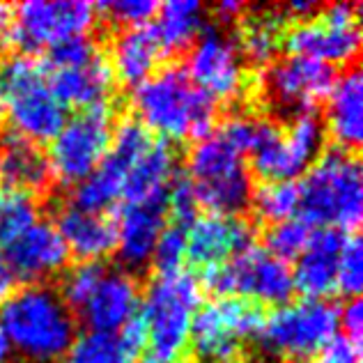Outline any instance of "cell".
Instances as JSON below:
<instances>
[{
  "label": "cell",
  "mask_w": 363,
  "mask_h": 363,
  "mask_svg": "<svg viewBox=\"0 0 363 363\" xmlns=\"http://www.w3.org/2000/svg\"><path fill=\"white\" fill-rule=\"evenodd\" d=\"M0 336L26 361L55 363L72 350L76 324L58 292L30 285L0 303Z\"/></svg>",
  "instance_id": "1"
},
{
  "label": "cell",
  "mask_w": 363,
  "mask_h": 363,
  "mask_svg": "<svg viewBox=\"0 0 363 363\" xmlns=\"http://www.w3.org/2000/svg\"><path fill=\"white\" fill-rule=\"evenodd\" d=\"M138 122L147 131H159L161 136L184 140L205 138L212 133L214 124V99L196 88L184 69L166 67L152 74L131 94Z\"/></svg>",
  "instance_id": "2"
},
{
  "label": "cell",
  "mask_w": 363,
  "mask_h": 363,
  "mask_svg": "<svg viewBox=\"0 0 363 363\" xmlns=\"http://www.w3.org/2000/svg\"><path fill=\"white\" fill-rule=\"evenodd\" d=\"M299 186V209L306 225L354 230L363 216V175L357 157L329 150L306 170Z\"/></svg>",
  "instance_id": "3"
},
{
  "label": "cell",
  "mask_w": 363,
  "mask_h": 363,
  "mask_svg": "<svg viewBox=\"0 0 363 363\" xmlns=\"http://www.w3.org/2000/svg\"><path fill=\"white\" fill-rule=\"evenodd\" d=\"M0 106L7 111L16 136L53 140L67 111L53 94L46 65L33 55H12L0 62Z\"/></svg>",
  "instance_id": "4"
},
{
  "label": "cell",
  "mask_w": 363,
  "mask_h": 363,
  "mask_svg": "<svg viewBox=\"0 0 363 363\" xmlns=\"http://www.w3.org/2000/svg\"><path fill=\"white\" fill-rule=\"evenodd\" d=\"M60 299L74 308L90 331H120L138 311V288L127 272L99 262H81L67 272Z\"/></svg>",
  "instance_id": "5"
},
{
  "label": "cell",
  "mask_w": 363,
  "mask_h": 363,
  "mask_svg": "<svg viewBox=\"0 0 363 363\" xmlns=\"http://www.w3.org/2000/svg\"><path fill=\"white\" fill-rule=\"evenodd\" d=\"M198 303V283L186 272L159 274L150 281L140 320L145 324L155 359L175 361L184 352Z\"/></svg>",
  "instance_id": "6"
},
{
  "label": "cell",
  "mask_w": 363,
  "mask_h": 363,
  "mask_svg": "<svg viewBox=\"0 0 363 363\" xmlns=\"http://www.w3.org/2000/svg\"><path fill=\"white\" fill-rule=\"evenodd\" d=\"M324 143V127L315 113L294 116L288 129L260 120L251 147L253 170L267 182H292L306 173L318 159Z\"/></svg>",
  "instance_id": "7"
},
{
  "label": "cell",
  "mask_w": 363,
  "mask_h": 363,
  "mask_svg": "<svg viewBox=\"0 0 363 363\" xmlns=\"http://www.w3.org/2000/svg\"><path fill=\"white\" fill-rule=\"evenodd\" d=\"M338 318L340 308L327 299L285 303L262 320L255 338L274 357L301 361L320 352L336 336Z\"/></svg>",
  "instance_id": "8"
},
{
  "label": "cell",
  "mask_w": 363,
  "mask_h": 363,
  "mask_svg": "<svg viewBox=\"0 0 363 363\" xmlns=\"http://www.w3.org/2000/svg\"><path fill=\"white\" fill-rule=\"evenodd\" d=\"M203 283L209 292L218 294L221 299L230 294H242L272 306L288 303L294 292L290 264L255 246L237 253L230 262L207 267Z\"/></svg>",
  "instance_id": "9"
},
{
  "label": "cell",
  "mask_w": 363,
  "mask_h": 363,
  "mask_svg": "<svg viewBox=\"0 0 363 363\" xmlns=\"http://www.w3.org/2000/svg\"><path fill=\"white\" fill-rule=\"evenodd\" d=\"M113 111L108 104L85 108L65 120L49 147L51 175L65 184H79L101 164L111 145Z\"/></svg>",
  "instance_id": "10"
},
{
  "label": "cell",
  "mask_w": 363,
  "mask_h": 363,
  "mask_svg": "<svg viewBox=\"0 0 363 363\" xmlns=\"http://www.w3.org/2000/svg\"><path fill=\"white\" fill-rule=\"evenodd\" d=\"M152 143L155 140H152L150 131L138 120L120 122L101 164L74 186L72 207L101 214L116 205L122 196L124 179H127L131 166L145 155Z\"/></svg>",
  "instance_id": "11"
},
{
  "label": "cell",
  "mask_w": 363,
  "mask_h": 363,
  "mask_svg": "<svg viewBox=\"0 0 363 363\" xmlns=\"http://www.w3.org/2000/svg\"><path fill=\"white\" fill-rule=\"evenodd\" d=\"M262 313L244 299L223 297L203 306L191 322L194 352L200 363H233L240 354L242 340L257 336Z\"/></svg>",
  "instance_id": "12"
},
{
  "label": "cell",
  "mask_w": 363,
  "mask_h": 363,
  "mask_svg": "<svg viewBox=\"0 0 363 363\" xmlns=\"http://www.w3.org/2000/svg\"><path fill=\"white\" fill-rule=\"evenodd\" d=\"M292 55L322 65H347L361 51L359 5L333 3L318 16L303 18L285 37Z\"/></svg>",
  "instance_id": "13"
},
{
  "label": "cell",
  "mask_w": 363,
  "mask_h": 363,
  "mask_svg": "<svg viewBox=\"0 0 363 363\" xmlns=\"http://www.w3.org/2000/svg\"><path fill=\"white\" fill-rule=\"evenodd\" d=\"M94 23V5L81 0H28L14 7L12 26L5 35L3 44L18 49H44L55 46L69 37L88 35Z\"/></svg>",
  "instance_id": "14"
},
{
  "label": "cell",
  "mask_w": 363,
  "mask_h": 363,
  "mask_svg": "<svg viewBox=\"0 0 363 363\" xmlns=\"http://www.w3.org/2000/svg\"><path fill=\"white\" fill-rule=\"evenodd\" d=\"M336 83L333 67L318 60L288 55L272 62L260 76V90L274 108L283 113H306L313 104L327 99Z\"/></svg>",
  "instance_id": "15"
},
{
  "label": "cell",
  "mask_w": 363,
  "mask_h": 363,
  "mask_svg": "<svg viewBox=\"0 0 363 363\" xmlns=\"http://www.w3.org/2000/svg\"><path fill=\"white\" fill-rule=\"evenodd\" d=\"M186 76L209 99H235L244 90V60L233 37L205 28L186 55Z\"/></svg>",
  "instance_id": "16"
},
{
  "label": "cell",
  "mask_w": 363,
  "mask_h": 363,
  "mask_svg": "<svg viewBox=\"0 0 363 363\" xmlns=\"http://www.w3.org/2000/svg\"><path fill=\"white\" fill-rule=\"evenodd\" d=\"M166 191L138 203H124L116 223V248L120 262L129 269H143L166 228Z\"/></svg>",
  "instance_id": "17"
},
{
  "label": "cell",
  "mask_w": 363,
  "mask_h": 363,
  "mask_svg": "<svg viewBox=\"0 0 363 363\" xmlns=\"http://www.w3.org/2000/svg\"><path fill=\"white\" fill-rule=\"evenodd\" d=\"M5 262L18 281H44L49 276H55L65 269L67 260H69V251L60 237L58 228L35 221L28 225L23 233H18L12 242H7Z\"/></svg>",
  "instance_id": "18"
},
{
  "label": "cell",
  "mask_w": 363,
  "mask_h": 363,
  "mask_svg": "<svg viewBox=\"0 0 363 363\" xmlns=\"http://www.w3.org/2000/svg\"><path fill=\"white\" fill-rule=\"evenodd\" d=\"M255 228L237 216H196L186 228V255L191 262L203 267L223 264L253 246Z\"/></svg>",
  "instance_id": "19"
},
{
  "label": "cell",
  "mask_w": 363,
  "mask_h": 363,
  "mask_svg": "<svg viewBox=\"0 0 363 363\" xmlns=\"http://www.w3.org/2000/svg\"><path fill=\"white\" fill-rule=\"evenodd\" d=\"M345 237L333 228H322L318 233H311V240L297 257V269L292 272L294 288L306 299H322L331 290H336L338 274V255Z\"/></svg>",
  "instance_id": "20"
},
{
  "label": "cell",
  "mask_w": 363,
  "mask_h": 363,
  "mask_svg": "<svg viewBox=\"0 0 363 363\" xmlns=\"http://www.w3.org/2000/svg\"><path fill=\"white\" fill-rule=\"evenodd\" d=\"M49 85L65 108L74 106L85 111L106 104V97L113 88V72L111 65L99 53L97 58H92L85 65L51 69Z\"/></svg>",
  "instance_id": "21"
},
{
  "label": "cell",
  "mask_w": 363,
  "mask_h": 363,
  "mask_svg": "<svg viewBox=\"0 0 363 363\" xmlns=\"http://www.w3.org/2000/svg\"><path fill=\"white\" fill-rule=\"evenodd\" d=\"M147 345L143 320L133 318L120 331H88L74 340L69 350L72 363H136Z\"/></svg>",
  "instance_id": "22"
},
{
  "label": "cell",
  "mask_w": 363,
  "mask_h": 363,
  "mask_svg": "<svg viewBox=\"0 0 363 363\" xmlns=\"http://www.w3.org/2000/svg\"><path fill=\"white\" fill-rule=\"evenodd\" d=\"M58 233L67 251L83 262H97L99 257L116 251V223L104 214L67 207L58 216Z\"/></svg>",
  "instance_id": "23"
},
{
  "label": "cell",
  "mask_w": 363,
  "mask_h": 363,
  "mask_svg": "<svg viewBox=\"0 0 363 363\" xmlns=\"http://www.w3.org/2000/svg\"><path fill=\"white\" fill-rule=\"evenodd\" d=\"M327 127L340 150H354L363 136V81L359 69H350L333 83L327 104Z\"/></svg>",
  "instance_id": "24"
},
{
  "label": "cell",
  "mask_w": 363,
  "mask_h": 363,
  "mask_svg": "<svg viewBox=\"0 0 363 363\" xmlns=\"http://www.w3.org/2000/svg\"><path fill=\"white\" fill-rule=\"evenodd\" d=\"M51 166L46 155L21 136H9L0 150V179L3 184L23 191V194H40L51 182Z\"/></svg>",
  "instance_id": "25"
},
{
  "label": "cell",
  "mask_w": 363,
  "mask_h": 363,
  "mask_svg": "<svg viewBox=\"0 0 363 363\" xmlns=\"http://www.w3.org/2000/svg\"><path fill=\"white\" fill-rule=\"evenodd\" d=\"M164 53L157 30L150 26H138L124 30L113 44V74L127 85H140L155 74V67Z\"/></svg>",
  "instance_id": "26"
},
{
  "label": "cell",
  "mask_w": 363,
  "mask_h": 363,
  "mask_svg": "<svg viewBox=\"0 0 363 363\" xmlns=\"http://www.w3.org/2000/svg\"><path fill=\"white\" fill-rule=\"evenodd\" d=\"M175 175V152L168 143H152L147 152L131 166L127 179H124L122 196L127 203L164 194L168 182Z\"/></svg>",
  "instance_id": "27"
},
{
  "label": "cell",
  "mask_w": 363,
  "mask_h": 363,
  "mask_svg": "<svg viewBox=\"0 0 363 363\" xmlns=\"http://www.w3.org/2000/svg\"><path fill=\"white\" fill-rule=\"evenodd\" d=\"M155 28L164 51H182L194 44L205 30V7L196 0H170L159 9Z\"/></svg>",
  "instance_id": "28"
},
{
  "label": "cell",
  "mask_w": 363,
  "mask_h": 363,
  "mask_svg": "<svg viewBox=\"0 0 363 363\" xmlns=\"http://www.w3.org/2000/svg\"><path fill=\"white\" fill-rule=\"evenodd\" d=\"M242 168H246L244 155L221 131L207 133L205 138H200L189 155V170L194 182H209Z\"/></svg>",
  "instance_id": "29"
},
{
  "label": "cell",
  "mask_w": 363,
  "mask_h": 363,
  "mask_svg": "<svg viewBox=\"0 0 363 363\" xmlns=\"http://www.w3.org/2000/svg\"><path fill=\"white\" fill-rule=\"evenodd\" d=\"M283 42V16L274 12H253L244 18L240 33V55L255 65H267L274 60Z\"/></svg>",
  "instance_id": "30"
},
{
  "label": "cell",
  "mask_w": 363,
  "mask_h": 363,
  "mask_svg": "<svg viewBox=\"0 0 363 363\" xmlns=\"http://www.w3.org/2000/svg\"><path fill=\"white\" fill-rule=\"evenodd\" d=\"M253 207L260 218L281 223L294 218L299 209V186L294 182H267L251 196Z\"/></svg>",
  "instance_id": "31"
},
{
  "label": "cell",
  "mask_w": 363,
  "mask_h": 363,
  "mask_svg": "<svg viewBox=\"0 0 363 363\" xmlns=\"http://www.w3.org/2000/svg\"><path fill=\"white\" fill-rule=\"evenodd\" d=\"M37 221V205L33 196L14 191L0 182V244L12 242L18 233Z\"/></svg>",
  "instance_id": "32"
},
{
  "label": "cell",
  "mask_w": 363,
  "mask_h": 363,
  "mask_svg": "<svg viewBox=\"0 0 363 363\" xmlns=\"http://www.w3.org/2000/svg\"><path fill=\"white\" fill-rule=\"evenodd\" d=\"M308 240H311V228L301 218H288V221L274 223L269 228V233H267L269 253L283 262L299 257Z\"/></svg>",
  "instance_id": "33"
},
{
  "label": "cell",
  "mask_w": 363,
  "mask_h": 363,
  "mask_svg": "<svg viewBox=\"0 0 363 363\" xmlns=\"http://www.w3.org/2000/svg\"><path fill=\"white\" fill-rule=\"evenodd\" d=\"M336 288L352 299H357L363 288V248L357 235L345 237V242H342L338 255Z\"/></svg>",
  "instance_id": "34"
},
{
  "label": "cell",
  "mask_w": 363,
  "mask_h": 363,
  "mask_svg": "<svg viewBox=\"0 0 363 363\" xmlns=\"http://www.w3.org/2000/svg\"><path fill=\"white\" fill-rule=\"evenodd\" d=\"M184 257H186V228L177 223L173 228H164V233H161L155 246V253H152V262H155L159 274L179 272Z\"/></svg>",
  "instance_id": "35"
},
{
  "label": "cell",
  "mask_w": 363,
  "mask_h": 363,
  "mask_svg": "<svg viewBox=\"0 0 363 363\" xmlns=\"http://www.w3.org/2000/svg\"><path fill=\"white\" fill-rule=\"evenodd\" d=\"M97 55H99V46L90 35H76V37H69V40L51 46L49 62L46 65H49L51 69H62V67L85 65L92 58H97Z\"/></svg>",
  "instance_id": "36"
},
{
  "label": "cell",
  "mask_w": 363,
  "mask_h": 363,
  "mask_svg": "<svg viewBox=\"0 0 363 363\" xmlns=\"http://www.w3.org/2000/svg\"><path fill=\"white\" fill-rule=\"evenodd\" d=\"M170 189H166V203L173 212L177 225H189L198 216V198L196 186L189 175H173L168 182Z\"/></svg>",
  "instance_id": "37"
},
{
  "label": "cell",
  "mask_w": 363,
  "mask_h": 363,
  "mask_svg": "<svg viewBox=\"0 0 363 363\" xmlns=\"http://www.w3.org/2000/svg\"><path fill=\"white\" fill-rule=\"evenodd\" d=\"M94 9H101L113 23L138 28L145 26L157 14L159 5L152 3V0H111V3H101Z\"/></svg>",
  "instance_id": "38"
},
{
  "label": "cell",
  "mask_w": 363,
  "mask_h": 363,
  "mask_svg": "<svg viewBox=\"0 0 363 363\" xmlns=\"http://www.w3.org/2000/svg\"><path fill=\"white\" fill-rule=\"evenodd\" d=\"M320 363H359L361 350L359 342H354L347 336H333L322 350Z\"/></svg>",
  "instance_id": "39"
},
{
  "label": "cell",
  "mask_w": 363,
  "mask_h": 363,
  "mask_svg": "<svg viewBox=\"0 0 363 363\" xmlns=\"http://www.w3.org/2000/svg\"><path fill=\"white\" fill-rule=\"evenodd\" d=\"M338 324L345 327V336L352 338L354 342H359L361 338V331H363V306L359 299H352L345 308L340 311V318H338Z\"/></svg>",
  "instance_id": "40"
},
{
  "label": "cell",
  "mask_w": 363,
  "mask_h": 363,
  "mask_svg": "<svg viewBox=\"0 0 363 363\" xmlns=\"http://www.w3.org/2000/svg\"><path fill=\"white\" fill-rule=\"evenodd\" d=\"M318 7H320V5H315V3H306V0H297V3L285 5V12H288V14H294V16H299L301 21H303V18H311L315 12H318Z\"/></svg>",
  "instance_id": "41"
},
{
  "label": "cell",
  "mask_w": 363,
  "mask_h": 363,
  "mask_svg": "<svg viewBox=\"0 0 363 363\" xmlns=\"http://www.w3.org/2000/svg\"><path fill=\"white\" fill-rule=\"evenodd\" d=\"M216 12H218V16L223 18V21H233V18H237L244 12V5L235 3V0H225V3L216 5Z\"/></svg>",
  "instance_id": "42"
},
{
  "label": "cell",
  "mask_w": 363,
  "mask_h": 363,
  "mask_svg": "<svg viewBox=\"0 0 363 363\" xmlns=\"http://www.w3.org/2000/svg\"><path fill=\"white\" fill-rule=\"evenodd\" d=\"M12 285H14V276H12V272H9L5 257L0 255V299L7 297L9 290H12Z\"/></svg>",
  "instance_id": "43"
},
{
  "label": "cell",
  "mask_w": 363,
  "mask_h": 363,
  "mask_svg": "<svg viewBox=\"0 0 363 363\" xmlns=\"http://www.w3.org/2000/svg\"><path fill=\"white\" fill-rule=\"evenodd\" d=\"M12 14H14V7L12 5L0 3V42L5 40L9 26H12Z\"/></svg>",
  "instance_id": "44"
},
{
  "label": "cell",
  "mask_w": 363,
  "mask_h": 363,
  "mask_svg": "<svg viewBox=\"0 0 363 363\" xmlns=\"http://www.w3.org/2000/svg\"><path fill=\"white\" fill-rule=\"evenodd\" d=\"M9 357H12V350H9L7 340H5L3 336H0V363H7Z\"/></svg>",
  "instance_id": "45"
},
{
  "label": "cell",
  "mask_w": 363,
  "mask_h": 363,
  "mask_svg": "<svg viewBox=\"0 0 363 363\" xmlns=\"http://www.w3.org/2000/svg\"><path fill=\"white\" fill-rule=\"evenodd\" d=\"M143 363H175V361H159V359H147V361H143Z\"/></svg>",
  "instance_id": "46"
},
{
  "label": "cell",
  "mask_w": 363,
  "mask_h": 363,
  "mask_svg": "<svg viewBox=\"0 0 363 363\" xmlns=\"http://www.w3.org/2000/svg\"><path fill=\"white\" fill-rule=\"evenodd\" d=\"M244 363H264V361H260V359H248V361H244Z\"/></svg>",
  "instance_id": "47"
},
{
  "label": "cell",
  "mask_w": 363,
  "mask_h": 363,
  "mask_svg": "<svg viewBox=\"0 0 363 363\" xmlns=\"http://www.w3.org/2000/svg\"><path fill=\"white\" fill-rule=\"evenodd\" d=\"M306 363H320V361H306Z\"/></svg>",
  "instance_id": "48"
}]
</instances>
